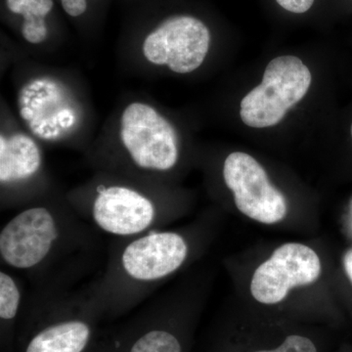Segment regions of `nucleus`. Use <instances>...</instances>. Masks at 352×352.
I'll list each match as a JSON object with an SVG mask.
<instances>
[{
	"label": "nucleus",
	"instance_id": "4468645a",
	"mask_svg": "<svg viewBox=\"0 0 352 352\" xmlns=\"http://www.w3.org/2000/svg\"><path fill=\"white\" fill-rule=\"evenodd\" d=\"M256 352H317V349L312 340L302 336L293 335L286 338L277 349Z\"/></svg>",
	"mask_w": 352,
	"mask_h": 352
},
{
	"label": "nucleus",
	"instance_id": "f3484780",
	"mask_svg": "<svg viewBox=\"0 0 352 352\" xmlns=\"http://www.w3.org/2000/svg\"><path fill=\"white\" fill-rule=\"evenodd\" d=\"M344 264L347 273V276L349 277V279H351V281L352 282V250L347 252L346 256H344Z\"/></svg>",
	"mask_w": 352,
	"mask_h": 352
},
{
	"label": "nucleus",
	"instance_id": "6e6552de",
	"mask_svg": "<svg viewBox=\"0 0 352 352\" xmlns=\"http://www.w3.org/2000/svg\"><path fill=\"white\" fill-rule=\"evenodd\" d=\"M154 217L152 201L126 187H101L94 201L95 222L103 230L115 235L142 232L151 226Z\"/></svg>",
	"mask_w": 352,
	"mask_h": 352
},
{
	"label": "nucleus",
	"instance_id": "a211bd4d",
	"mask_svg": "<svg viewBox=\"0 0 352 352\" xmlns=\"http://www.w3.org/2000/svg\"><path fill=\"white\" fill-rule=\"evenodd\" d=\"M21 115L24 118L25 120H32L34 118V112H32V109L29 108H23L21 110Z\"/></svg>",
	"mask_w": 352,
	"mask_h": 352
},
{
	"label": "nucleus",
	"instance_id": "9b49d317",
	"mask_svg": "<svg viewBox=\"0 0 352 352\" xmlns=\"http://www.w3.org/2000/svg\"><path fill=\"white\" fill-rule=\"evenodd\" d=\"M11 12L24 16L22 34L25 41L41 43L47 36L44 18L53 7L52 0H6Z\"/></svg>",
	"mask_w": 352,
	"mask_h": 352
},
{
	"label": "nucleus",
	"instance_id": "2eb2a0df",
	"mask_svg": "<svg viewBox=\"0 0 352 352\" xmlns=\"http://www.w3.org/2000/svg\"><path fill=\"white\" fill-rule=\"evenodd\" d=\"M315 0H276L278 4L291 13L302 14L307 12Z\"/></svg>",
	"mask_w": 352,
	"mask_h": 352
},
{
	"label": "nucleus",
	"instance_id": "6ab92c4d",
	"mask_svg": "<svg viewBox=\"0 0 352 352\" xmlns=\"http://www.w3.org/2000/svg\"><path fill=\"white\" fill-rule=\"evenodd\" d=\"M351 138H352V124H351Z\"/></svg>",
	"mask_w": 352,
	"mask_h": 352
},
{
	"label": "nucleus",
	"instance_id": "39448f33",
	"mask_svg": "<svg viewBox=\"0 0 352 352\" xmlns=\"http://www.w3.org/2000/svg\"><path fill=\"white\" fill-rule=\"evenodd\" d=\"M320 273V259L314 250L288 243L258 266L252 279V295L264 305H275L282 302L292 288L314 283Z\"/></svg>",
	"mask_w": 352,
	"mask_h": 352
},
{
	"label": "nucleus",
	"instance_id": "f03ea898",
	"mask_svg": "<svg viewBox=\"0 0 352 352\" xmlns=\"http://www.w3.org/2000/svg\"><path fill=\"white\" fill-rule=\"evenodd\" d=\"M120 138L134 163L142 168L168 170L178 159L177 136L151 106L132 103L122 116Z\"/></svg>",
	"mask_w": 352,
	"mask_h": 352
},
{
	"label": "nucleus",
	"instance_id": "9d476101",
	"mask_svg": "<svg viewBox=\"0 0 352 352\" xmlns=\"http://www.w3.org/2000/svg\"><path fill=\"white\" fill-rule=\"evenodd\" d=\"M90 333L89 326L85 322H62L34 336L25 352H82Z\"/></svg>",
	"mask_w": 352,
	"mask_h": 352
},
{
	"label": "nucleus",
	"instance_id": "1a4fd4ad",
	"mask_svg": "<svg viewBox=\"0 0 352 352\" xmlns=\"http://www.w3.org/2000/svg\"><path fill=\"white\" fill-rule=\"evenodd\" d=\"M41 157L38 146L24 134L0 138V182L25 179L38 171Z\"/></svg>",
	"mask_w": 352,
	"mask_h": 352
},
{
	"label": "nucleus",
	"instance_id": "7ed1b4c3",
	"mask_svg": "<svg viewBox=\"0 0 352 352\" xmlns=\"http://www.w3.org/2000/svg\"><path fill=\"white\" fill-rule=\"evenodd\" d=\"M223 177L234 193L236 207L250 219L274 224L286 217L283 194L271 184L263 166L249 154L229 155L224 162Z\"/></svg>",
	"mask_w": 352,
	"mask_h": 352
},
{
	"label": "nucleus",
	"instance_id": "423d86ee",
	"mask_svg": "<svg viewBox=\"0 0 352 352\" xmlns=\"http://www.w3.org/2000/svg\"><path fill=\"white\" fill-rule=\"evenodd\" d=\"M57 237L56 222L50 210L30 208L14 217L2 229L0 254L13 267H34L50 254Z\"/></svg>",
	"mask_w": 352,
	"mask_h": 352
},
{
	"label": "nucleus",
	"instance_id": "dca6fc26",
	"mask_svg": "<svg viewBox=\"0 0 352 352\" xmlns=\"http://www.w3.org/2000/svg\"><path fill=\"white\" fill-rule=\"evenodd\" d=\"M65 12L72 17H78L87 11V0H61Z\"/></svg>",
	"mask_w": 352,
	"mask_h": 352
},
{
	"label": "nucleus",
	"instance_id": "f257e3e1",
	"mask_svg": "<svg viewBox=\"0 0 352 352\" xmlns=\"http://www.w3.org/2000/svg\"><path fill=\"white\" fill-rule=\"evenodd\" d=\"M311 80L309 69L298 57L275 58L266 67L263 82L241 101V120L254 129L276 126L305 96Z\"/></svg>",
	"mask_w": 352,
	"mask_h": 352
},
{
	"label": "nucleus",
	"instance_id": "f8f14e48",
	"mask_svg": "<svg viewBox=\"0 0 352 352\" xmlns=\"http://www.w3.org/2000/svg\"><path fill=\"white\" fill-rule=\"evenodd\" d=\"M129 352H182V346L173 333L152 330L139 338Z\"/></svg>",
	"mask_w": 352,
	"mask_h": 352
},
{
	"label": "nucleus",
	"instance_id": "ddd939ff",
	"mask_svg": "<svg viewBox=\"0 0 352 352\" xmlns=\"http://www.w3.org/2000/svg\"><path fill=\"white\" fill-rule=\"evenodd\" d=\"M20 305V293L17 285L6 273H0V317L11 320L16 316Z\"/></svg>",
	"mask_w": 352,
	"mask_h": 352
},
{
	"label": "nucleus",
	"instance_id": "0eeeda50",
	"mask_svg": "<svg viewBox=\"0 0 352 352\" xmlns=\"http://www.w3.org/2000/svg\"><path fill=\"white\" fill-rule=\"evenodd\" d=\"M186 242L176 233H152L133 241L124 250L122 267L140 281L161 279L175 272L187 256Z\"/></svg>",
	"mask_w": 352,
	"mask_h": 352
},
{
	"label": "nucleus",
	"instance_id": "20e7f679",
	"mask_svg": "<svg viewBox=\"0 0 352 352\" xmlns=\"http://www.w3.org/2000/svg\"><path fill=\"white\" fill-rule=\"evenodd\" d=\"M207 25L191 16L164 21L146 38L143 53L155 65H166L177 74H188L203 64L210 50Z\"/></svg>",
	"mask_w": 352,
	"mask_h": 352
}]
</instances>
